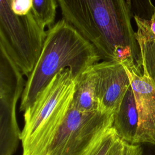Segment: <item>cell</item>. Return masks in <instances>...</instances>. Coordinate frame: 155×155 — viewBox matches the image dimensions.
<instances>
[{"instance_id":"6da1fadb","label":"cell","mask_w":155,"mask_h":155,"mask_svg":"<svg viewBox=\"0 0 155 155\" xmlns=\"http://www.w3.org/2000/svg\"><path fill=\"white\" fill-rule=\"evenodd\" d=\"M62 18L97 50L103 61L139 64L129 0H57Z\"/></svg>"},{"instance_id":"7a4b0ae2","label":"cell","mask_w":155,"mask_h":155,"mask_svg":"<svg viewBox=\"0 0 155 155\" xmlns=\"http://www.w3.org/2000/svg\"><path fill=\"white\" fill-rule=\"evenodd\" d=\"M101 58L95 47L61 19L47 31L40 55L27 77L20 110L25 111L61 70L69 68L76 80Z\"/></svg>"},{"instance_id":"3957f363","label":"cell","mask_w":155,"mask_h":155,"mask_svg":"<svg viewBox=\"0 0 155 155\" xmlns=\"http://www.w3.org/2000/svg\"><path fill=\"white\" fill-rule=\"evenodd\" d=\"M76 82L69 68L58 73L24 114L22 155H47L71 104Z\"/></svg>"},{"instance_id":"277c9868","label":"cell","mask_w":155,"mask_h":155,"mask_svg":"<svg viewBox=\"0 0 155 155\" xmlns=\"http://www.w3.org/2000/svg\"><path fill=\"white\" fill-rule=\"evenodd\" d=\"M47 31L33 10L26 15L15 13L11 0H0V46L23 75L31 72L42 50Z\"/></svg>"},{"instance_id":"5b68a950","label":"cell","mask_w":155,"mask_h":155,"mask_svg":"<svg viewBox=\"0 0 155 155\" xmlns=\"http://www.w3.org/2000/svg\"><path fill=\"white\" fill-rule=\"evenodd\" d=\"M113 119L114 114L100 111L82 113L71 104L47 155H88L105 133L112 127Z\"/></svg>"},{"instance_id":"8992f818","label":"cell","mask_w":155,"mask_h":155,"mask_svg":"<svg viewBox=\"0 0 155 155\" xmlns=\"http://www.w3.org/2000/svg\"><path fill=\"white\" fill-rule=\"evenodd\" d=\"M23 74L3 47H0V155H13L21 132L16 108L25 82Z\"/></svg>"},{"instance_id":"52a82bcc","label":"cell","mask_w":155,"mask_h":155,"mask_svg":"<svg viewBox=\"0 0 155 155\" xmlns=\"http://www.w3.org/2000/svg\"><path fill=\"white\" fill-rule=\"evenodd\" d=\"M128 76L138 111L134 144L155 143V81L135 62H122Z\"/></svg>"},{"instance_id":"ba28073f","label":"cell","mask_w":155,"mask_h":155,"mask_svg":"<svg viewBox=\"0 0 155 155\" xmlns=\"http://www.w3.org/2000/svg\"><path fill=\"white\" fill-rule=\"evenodd\" d=\"M96 73V94L98 110L115 114L130 87L126 70L119 61H102L93 65Z\"/></svg>"},{"instance_id":"9c48e42d","label":"cell","mask_w":155,"mask_h":155,"mask_svg":"<svg viewBox=\"0 0 155 155\" xmlns=\"http://www.w3.org/2000/svg\"><path fill=\"white\" fill-rule=\"evenodd\" d=\"M139 51V67L155 81V10L150 19L133 16Z\"/></svg>"},{"instance_id":"30bf717a","label":"cell","mask_w":155,"mask_h":155,"mask_svg":"<svg viewBox=\"0 0 155 155\" xmlns=\"http://www.w3.org/2000/svg\"><path fill=\"white\" fill-rule=\"evenodd\" d=\"M139 115L131 86L127 90L120 108L114 114L112 127L123 140L134 144L138 127Z\"/></svg>"},{"instance_id":"8fae6325","label":"cell","mask_w":155,"mask_h":155,"mask_svg":"<svg viewBox=\"0 0 155 155\" xmlns=\"http://www.w3.org/2000/svg\"><path fill=\"white\" fill-rule=\"evenodd\" d=\"M75 91L71 104L80 112L99 111L96 94V73L93 66L88 68L76 80Z\"/></svg>"},{"instance_id":"7c38bea8","label":"cell","mask_w":155,"mask_h":155,"mask_svg":"<svg viewBox=\"0 0 155 155\" xmlns=\"http://www.w3.org/2000/svg\"><path fill=\"white\" fill-rule=\"evenodd\" d=\"M57 7V0H33V13L45 28L54 24Z\"/></svg>"},{"instance_id":"4fadbf2b","label":"cell","mask_w":155,"mask_h":155,"mask_svg":"<svg viewBox=\"0 0 155 155\" xmlns=\"http://www.w3.org/2000/svg\"><path fill=\"white\" fill-rule=\"evenodd\" d=\"M118 137L113 127L110 128L94 146L88 155H110L112 146Z\"/></svg>"},{"instance_id":"5bb4252c","label":"cell","mask_w":155,"mask_h":155,"mask_svg":"<svg viewBox=\"0 0 155 155\" xmlns=\"http://www.w3.org/2000/svg\"><path fill=\"white\" fill-rule=\"evenodd\" d=\"M133 16L144 19H150L153 16L155 6L151 0H129Z\"/></svg>"},{"instance_id":"9a60e30c","label":"cell","mask_w":155,"mask_h":155,"mask_svg":"<svg viewBox=\"0 0 155 155\" xmlns=\"http://www.w3.org/2000/svg\"><path fill=\"white\" fill-rule=\"evenodd\" d=\"M140 144H131L122 140L119 136L114 141L110 155H141Z\"/></svg>"},{"instance_id":"2e32d148","label":"cell","mask_w":155,"mask_h":155,"mask_svg":"<svg viewBox=\"0 0 155 155\" xmlns=\"http://www.w3.org/2000/svg\"><path fill=\"white\" fill-rule=\"evenodd\" d=\"M11 8L16 14H28L33 10V0H11Z\"/></svg>"},{"instance_id":"e0dca14e","label":"cell","mask_w":155,"mask_h":155,"mask_svg":"<svg viewBox=\"0 0 155 155\" xmlns=\"http://www.w3.org/2000/svg\"><path fill=\"white\" fill-rule=\"evenodd\" d=\"M139 144L142 148L141 155H155V143H142Z\"/></svg>"}]
</instances>
